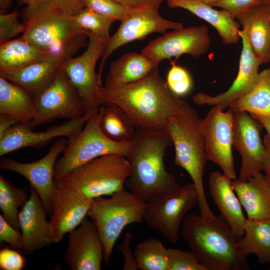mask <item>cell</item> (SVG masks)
<instances>
[{
  "instance_id": "11",
  "label": "cell",
  "mask_w": 270,
  "mask_h": 270,
  "mask_svg": "<svg viewBox=\"0 0 270 270\" xmlns=\"http://www.w3.org/2000/svg\"><path fill=\"white\" fill-rule=\"evenodd\" d=\"M87 48L81 54L70 57L62 64V69L84 100L86 114L98 110L100 105L102 83L99 81L96 66L108 40L88 36Z\"/></svg>"
},
{
  "instance_id": "22",
  "label": "cell",
  "mask_w": 270,
  "mask_h": 270,
  "mask_svg": "<svg viewBox=\"0 0 270 270\" xmlns=\"http://www.w3.org/2000/svg\"><path fill=\"white\" fill-rule=\"evenodd\" d=\"M208 184L213 201L221 214L228 222L236 235L240 238L244 233V222L242 206L232 186V180L224 174L211 173Z\"/></svg>"
},
{
  "instance_id": "35",
  "label": "cell",
  "mask_w": 270,
  "mask_h": 270,
  "mask_svg": "<svg viewBox=\"0 0 270 270\" xmlns=\"http://www.w3.org/2000/svg\"><path fill=\"white\" fill-rule=\"evenodd\" d=\"M72 18L78 26L88 36L105 40H109V31L114 21L95 12L92 9L84 7Z\"/></svg>"
},
{
  "instance_id": "31",
  "label": "cell",
  "mask_w": 270,
  "mask_h": 270,
  "mask_svg": "<svg viewBox=\"0 0 270 270\" xmlns=\"http://www.w3.org/2000/svg\"><path fill=\"white\" fill-rule=\"evenodd\" d=\"M228 108L233 112H246L270 119V67L260 72L254 88L232 102Z\"/></svg>"
},
{
  "instance_id": "26",
  "label": "cell",
  "mask_w": 270,
  "mask_h": 270,
  "mask_svg": "<svg viewBox=\"0 0 270 270\" xmlns=\"http://www.w3.org/2000/svg\"><path fill=\"white\" fill-rule=\"evenodd\" d=\"M236 19L246 31L252 50L261 64L270 62V5L264 4Z\"/></svg>"
},
{
  "instance_id": "32",
  "label": "cell",
  "mask_w": 270,
  "mask_h": 270,
  "mask_svg": "<svg viewBox=\"0 0 270 270\" xmlns=\"http://www.w3.org/2000/svg\"><path fill=\"white\" fill-rule=\"evenodd\" d=\"M102 113L100 126L103 134L116 142L132 141L136 128L118 106L106 104L102 106Z\"/></svg>"
},
{
  "instance_id": "8",
  "label": "cell",
  "mask_w": 270,
  "mask_h": 270,
  "mask_svg": "<svg viewBox=\"0 0 270 270\" xmlns=\"http://www.w3.org/2000/svg\"><path fill=\"white\" fill-rule=\"evenodd\" d=\"M102 113L100 106L88 119L79 132L68 138L62 155L55 164V181L60 180L74 168L96 158L110 154L126 158L128 156L132 140L116 142L106 137L100 126Z\"/></svg>"
},
{
  "instance_id": "33",
  "label": "cell",
  "mask_w": 270,
  "mask_h": 270,
  "mask_svg": "<svg viewBox=\"0 0 270 270\" xmlns=\"http://www.w3.org/2000/svg\"><path fill=\"white\" fill-rule=\"evenodd\" d=\"M30 196L24 188L16 187L0 175V210L5 220L14 228L20 230L18 208L22 207Z\"/></svg>"
},
{
  "instance_id": "44",
  "label": "cell",
  "mask_w": 270,
  "mask_h": 270,
  "mask_svg": "<svg viewBox=\"0 0 270 270\" xmlns=\"http://www.w3.org/2000/svg\"><path fill=\"white\" fill-rule=\"evenodd\" d=\"M132 238V234L130 232H126L124 234L122 242L118 248L120 252L124 256V270H139L136 261L132 253L130 248V242Z\"/></svg>"
},
{
  "instance_id": "21",
  "label": "cell",
  "mask_w": 270,
  "mask_h": 270,
  "mask_svg": "<svg viewBox=\"0 0 270 270\" xmlns=\"http://www.w3.org/2000/svg\"><path fill=\"white\" fill-rule=\"evenodd\" d=\"M30 190L29 199L18 215L19 228L22 236V250L27 255L52 244L45 209L36 190L30 187Z\"/></svg>"
},
{
  "instance_id": "12",
  "label": "cell",
  "mask_w": 270,
  "mask_h": 270,
  "mask_svg": "<svg viewBox=\"0 0 270 270\" xmlns=\"http://www.w3.org/2000/svg\"><path fill=\"white\" fill-rule=\"evenodd\" d=\"M234 114L229 108L224 112L219 106H214L200 124L208 160L218 166L232 180L236 178L232 152Z\"/></svg>"
},
{
  "instance_id": "41",
  "label": "cell",
  "mask_w": 270,
  "mask_h": 270,
  "mask_svg": "<svg viewBox=\"0 0 270 270\" xmlns=\"http://www.w3.org/2000/svg\"><path fill=\"white\" fill-rule=\"evenodd\" d=\"M20 4L32 6L42 4H50L68 14L74 16L85 7L82 0H18Z\"/></svg>"
},
{
  "instance_id": "9",
  "label": "cell",
  "mask_w": 270,
  "mask_h": 270,
  "mask_svg": "<svg viewBox=\"0 0 270 270\" xmlns=\"http://www.w3.org/2000/svg\"><path fill=\"white\" fill-rule=\"evenodd\" d=\"M198 203L195 186L188 183L175 192L158 194L148 202L144 220L166 240L176 244L186 214Z\"/></svg>"
},
{
  "instance_id": "13",
  "label": "cell",
  "mask_w": 270,
  "mask_h": 270,
  "mask_svg": "<svg viewBox=\"0 0 270 270\" xmlns=\"http://www.w3.org/2000/svg\"><path fill=\"white\" fill-rule=\"evenodd\" d=\"M184 28L182 22H175L163 18L158 10L146 8L129 11L126 18L116 32L110 38L100 58L98 73L102 82V76L106 61L116 49L136 40H142L154 32L164 33L168 30H175Z\"/></svg>"
},
{
  "instance_id": "38",
  "label": "cell",
  "mask_w": 270,
  "mask_h": 270,
  "mask_svg": "<svg viewBox=\"0 0 270 270\" xmlns=\"http://www.w3.org/2000/svg\"><path fill=\"white\" fill-rule=\"evenodd\" d=\"M85 7L90 8L108 18L120 22L127 16L129 11L122 5L113 0H82Z\"/></svg>"
},
{
  "instance_id": "14",
  "label": "cell",
  "mask_w": 270,
  "mask_h": 270,
  "mask_svg": "<svg viewBox=\"0 0 270 270\" xmlns=\"http://www.w3.org/2000/svg\"><path fill=\"white\" fill-rule=\"evenodd\" d=\"M211 42L206 26L182 28L150 41L141 52L158 66L163 60H177L184 54L198 58L208 52Z\"/></svg>"
},
{
  "instance_id": "18",
  "label": "cell",
  "mask_w": 270,
  "mask_h": 270,
  "mask_svg": "<svg viewBox=\"0 0 270 270\" xmlns=\"http://www.w3.org/2000/svg\"><path fill=\"white\" fill-rule=\"evenodd\" d=\"M242 42V50L237 76L226 92L216 96L198 92L193 96L194 102L198 105L218 106L223 110L229 108L234 101L248 92L258 82L261 64L250 46L246 31L238 32Z\"/></svg>"
},
{
  "instance_id": "27",
  "label": "cell",
  "mask_w": 270,
  "mask_h": 270,
  "mask_svg": "<svg viewBox=\"0 0 270 270\" xmlns=\"http://www.w3.org/2000/svg\"><path fill=\"white\" fill-rule=\"evenodd\" d=\"M35 98L21 86L0 76V114L29 124L35 115Z\"/></svg>"
},
{
  "instance_id": "1",
  "label": "cell",
  "mask_w": 270,
  "mask_h": 270,
  "mask_svg": "<svg viewBox=\"0 0 270 270\" xmlns=\"http://www.w3.org/2000/svg\"><path fill=\"white\" fill-rule=\"evenodd\" d=\"M100 105L120 108L136 128L162 130L170 117L188 106L168 88L158 66L149 74L128 84H116L106 77L100 93Z\"/></svg>"
},
{
  "instance_id": "3",
  "label": "cell",
  "mask_w": 270,
  "mask_h": 270,
  "mask_svg": "<svg viewBox=\"0 0 270 270\" xmlns=\"http://www.w3.org/2000/svg\"><path fill=\"white\" fill-rule=\"evenodd\" d=\"M180 234L208 270H249L247 257L238 246L240 238L221 214L212 218L195 214L185 216Z\"/></svg>"
},
{
  "instance_id": "5",
  "label": "cell",
  "mask_w": 270,
  "mask_h": 270,
  "mask_svg": "<svg viewBox=\"0 0 270 270\" xmlns=\"http://www.w3.org/2000/svg\"><path fill=\"white\" fill-rule=\"evenodd\" d=\"M202 119L190 104L169 118L164 130L174 146V163L190 175L197 192L200 215L213 218L204 187L203 177L208 160L204 138L200 128Z\"/></svg>"
},
{
  "instance_id": "15",
  "label": "cell",
  "mask_w": 270,
  "mask_h": 270,
  "mask_svg": "<svg viewBox=\"0 0 270 270\" xmlns=\"http://www.w3.org/2000/svg\"><path fill=\"white\" fill-rule=\"evenodd\" d=\"M68 140L62 138L50 148L48 152L40 159L30 162H21L9 158L0 162V168L18 173L28 182L30 186L38 194L47 216L52 214V198L54 189V166L58 155L62 153Z\"/></svg>"
},
{
  "instance_id": "16",
  "label": "cell",
  "mask_w": 270,
  "mask_h": 270,
  "mask_svg": "<svg viewBox=\"0 0 270 270\" xmlns=\"http://www.w3.org/2000/svg\"><path fill=\"white\" fill-rule=\"evenodd\" d=\"M233 146L240 155L237 180L246 181L263 171L266 152L260 137L261 124L246 112H234Z\"/></svg>"
},
{
  "instance_id": "48",
  "label": "cell",
  "mask_w": 270,
  "mask_h": 270,
  "mask_svg": "<svg viewBox=\"0 0 270 270\" xmlns=\"http://www.w3.org/2000/svg\"><path fill=\"white\" fill-rule=\"evenodd\" d=\"M250 114L261 124L262 128L266 130V134L270 136V119L257 114Z\"/></svg>"
},
{
  "instance_id": "28",
  "label": "cell",
  "mask_w": 270,
  "mask_h": 270,
  "mask_svg": "<svg viewBox=\"0 0 270 270\" xmlns=\"http://www.w3.org/2000/svg\"><path fill=\"white\" fill-rule=\"evenodd\" d=\"M141 52H128L112 62L107 78L119 84H128L145 78L158 66Z\"/></svg>"
},
{
  "instance_id": "7",
  "label": "cell",
  "mask_w": 270,
  "mask_h": 270,
  "mask_svg": "<svg viewBox=\"0 0 270 270\" xmlns=\"http://www.w3.org/2000/svg\"><path fill=\"white\" fill-rule=\"evenodd\" d=\"M130 172L126 157L110 154L72 170L58 180L80 195L92 200L110 196L124 188Z\"/></svg>"
},
{
  "instance_id": "17",
  "label": "cell",
  "mask_w": 270,
  "mask_h": 270,
  "mask_svg": "<svg viewBox=\"0 0 270 270\" xmlns=\"http://www.w3.org/2000/svg\"><path fill=\"white\" fill-rule=\"evenodd\" d=\"M92 200L86 198L60 181H55L52 214L50 221L52 243L60 242L76 228L88 214Z\"/></svg>"
},
{
  "instance_id": "25",
  "label": "cell",
  "mask_w": 270,
  "mask_h": 270,
  "mask_svg": "<svg viewBox=\"0 0 270 270\" xmlns=\"http://www.w3.org/2000/svg\"><path fill=\"white\" fill-rule=\"evenodd\" d=\"M166 2L171 8L186 10L206 21L217 30L224 44H235L238 42L240 24L226 10H216L208 4L196 0H166Z\"/></svg>"
},
{
  "instance_id": "42",
  "label": "cell",
  "mask_w": 270,
  "mask_h": 270,
  "mask_svg": "<svg viewBox=\"0 0 270 270\" xmlns=\"http://www.w3.org/2000/svg\"><path fill=\"white\" fill-rule=\"evenodd\" d=\"M8 244L12 248L22 249V236L21 232L8 224L0 214V244Z\"/></svg>"
},
{
  "instance_id": "49",
  "label": "cell",
  "mask_w": 270,
  "mask_h": 270,
  "mask_svg": "<svg viewBox=\"0 0 270 270\" xmlns=\"http://www.w3.org/2000/svg\"><path fill=\"white\" fill-rule=\"evenodd\" d=\"M12 0H0V14H5L7 9L10 6Z\"/></svg>"
},
{
  "instance_id": "19",
  "label": "cell",
  "mask_w": 270,
  "mask_h": 270,
  "mask_svg": "<svg viewBox=\"0 0 270 270\" xmlns=\"http://www.w3.org/2000/svg\"><path fill=\"white\" fill-rule=\"evenodd\" d=\"M94 112L85 114L60 125L52 126L44 132H34L28 124L19 122L0 138V156L26 147L42 148L55 138L65 136L68 138L82 129Z\"/></svg>"
},
{
  "instance_id": "23",
  "label": "cell",
  "mask_w": 270,
  "mask_h": 270,
  "mask_svg": "<svg viewBox=\"0 0 270 270\" xmlns=\"http://www.w3.org/2000/svg\"><path fill=\"white\" fill-rule=\"evenodd\" d=\"M64 62L42 60L17 68L0 70V76L21 86L35 98L52 82Z\"/></svg>"
},
{
  "instance_id": "51",
  "label": "cell",
  "mask_w": 270,
  "mask_h": 270,
  "mask_svg": "<svg viewBox=\"0 0 270 270\" xmlns=\"http://www.w3.org/2000/svg\"><path fill=\"white\" fill-rule=\"evenodd\" d=\"M265 176H266L268 182H269V183L270 184V172L265 173Z\"/></svg>"
},
{
  "instance_id": "4",
  "label": "cell",
  "mask_w": 270,
  "mask_h": 270,
  "mask_svg": "<svg viewBox=\"0 0 270 270\" xmlns=\"http://www.w3.org/2000/svg\"><path fill=\"white\" fill-rule=\"evenodd\" d=\"M20 36L54 57L65 61L86 45L88 36L72 16L50 4L27 6Z\"/></svg>"
},
{
  "instance_id": "6",
  "label": "cell",
  "mask_w": 270,
  "mask_h": 270,
  "mask_svg": "<svg viewBox=\"0 0 270 270\" xmlns=\"http://www.w3.org/2000/svg\"><path fill=\"white\" fill-rule=\"evenodd\" d=\"M147 202L124 188L110 195L92 199L88 215L94 222L102 242L104 261L110 263L115 244L124 228L141 223Z\"/></svg>"
},
{
  "instance_id": "45",
  "label": "cell",
  "mask_w": 270,
  "mask_h": 270,
  "mask_svg": "<svg viewBox=\"0 0 270 270\" xmlns=\"http://www.w3.org/2000/svg\"><path fill=\"white\" fill-rule=\"evenodd\" d=\"M122 5L128 11H134L146 8H159L164 0H113Z\"/></svg>"
},
{
  "instance_id": "34",
  "label": "cell",
  "mask_w": 270,
  "mask_h": 270,
  "mask_svg": "<svg viewBox=\"0 0 270 270\" xmlns=\"http://www.w3.org/2000/svg\"><path fill=\"white\" fill-rule=\"evenodd\" d=\"M134 254L139 270H168V248L159 240H142L136 246Z\"/></svg>"
},
{
  "instance_id": "24",
  "label": "cell",
  "mask_w": 270,
  "mask_h": 270,
  "mask_svg": "<svg viewBox=\"0 0 270 270\" xmlns=\"http://www.w3.org/2000/svg\"><path fill=\"white\" fill-rule=\"evenodd\" d=\"M232 186L248 220L270 218V184L265 175L260 172L246 181L236 179Z\"/></svg>"
},
{
  "instance_id": "50",
  "label": "cell",
  "mask_w": 270,
  "mask_h": 270,
  "mask_svg": "<svg viewBox=\"0 0 270 270\" xmlns=\"http://www.w3.org/2000/svg\"><path fill=\"white\" fill-rule=\"evenodd\" d=\"M208 4L212 6L221 0H196Z\"/></svg>"
},
{
  "instance_id": "2",
  "label": "cell",
  "mask_w": 270,
  "mask_h": 270,
  "mask_svg": "<svg viewBox=\"0 0 270 270\" xmlns=\"http://www.w3.org/2000/svg\"><path fill=\"white\" fill-rule=\"evenodd\" d=\"M172 144L164 130L136 128L126 156L130 172L125 186L130 192L148 202L158 194L174 193L180 188L164 164L166 150Z\"/></svg>"
},
{
  "instance_id": "46",
  "label": "cell",
  "mask_w": 270,
  "mask_h": 270,
  "mask_svg": "<svg viewBox=\"0 0 270 270\" xmlns=\"http://www.w3.org/2000/svg\"><path fill=\"white\" fill-rule=\"evenodd\" d=\"M19 122L10 115L0 114V138L12 126Z\"/></svg>"
},
{
  "instance_id": "43",
  "label": "cell",
  "mask_w": 270,
  "mask_h": 270,
  "mask_svg": "<svg viewBox=\"0 0 270 270\" xmlns=\"http://www.w3.org/2000/svg\"><path fill=\"white\" fill-rule=\"evenodd\" d=\"M24 256L14 249L4 248L0 250V270H22L25 266Z\"/></svg>"
},
{
  "instance_id": "52",
  "label": "cell",
  "mask_w": 270,
  "mask_h": 270,
  "mask_svg": "<svg viewBox=\"0 0 270 270\" xmlns=\"http://www.w3.org/2000/svg\"><path fill=\"white\" fill-rule=\"evenodd\" d=\"M264 3L270 5V0H264Z\"/></svg>"
},
{
  "instance_id": "20",
  "label": "cell",
  "mask_w": 270,
  "mask_h": 270,
  "mask_svg": "<svg viewBox=\"0 0 270 270\" xmlns=\"http://www.w3.org/2000/svg\"><path fill=\"white\" fill-rule=\"evenodd\" d=\"M102 241L94 222L85 218L78 227L69 232L64 253L70 270H100L104 260Z\"/></svg>"
},
{
  "instance_id": "10",
  "label": "cell",
  "mask_w": 270,
  "mask_h": 270,
  "mask_svg": "<svg viewBox=\"0 0 270 270\" xmlns=\"http://www.w3.org/2000/svg\"><path fill=\"white\" fill-rule=\"evenodd\" d=\"M35 115L28 124L32 129L58 118H78L86 114L83 98L61 70L52 82L35 98Z\"/></svg>"
},
{
  "instance_id": "30",
  "label": "cell",
  "mask_w": 270,
  "mask_h": 270,
  "mask_svg": "<svg viewBox=\"0 0 270 270\" xmlns=\"http://www.w3.org/2000/svg\"><path fill=\"white\" fill-rule=\"evenodd\" d=\"M50 58H56L22 37L0 44V70L17 68Z\"/></svg>"
},
{
  "instance_id": "37",
  "label": "cell",
  "mask_w": 270,
  "mask_h": 270,
  "mask_svg": "<svg viewBox=\"0 0 270 270\" xmlns=\"http://www.w3.org/2000/svg\"><path fill=\"white\" fill-rule=\"evenodd\" d=\"M168 270H208L192 252L168 248Z\"/></svg>"
},
{
  "instance_id": "47",
  "label": "cell",
  "mask_w": 270,
  "mask_h": 270,
  "mask_svg": "<svg viewBox=\"0 0 270 270\" xmlns=\"http://www.w3.org/2000/svg\"><path fill=\"white\" fill-rule=\"evenodd\" d=\"M266 152V162L263 171L265 173L270 172V136L266 134L262 140Z\"/></svg>"
},
{
  "instance_id": "36",
  "label": "cell",
  "mask_w": 270,
  "mask_h": 270,
  "mask_svg": "<svg viewBox=\"0 0 270 270\" xmlns=\"http://www.w3.org/2000/svg\"><path fill=\"white\" fill-rule=\"evenodd\" d=\"M166 82L170 90L179 97L188 94L193 86L192 78L188 71L173 61H171Z\"/></svg>"
},
{
  "instance_id": "39",
  "label": "cell",
  "mask_w": 270,
  "mask_h": 270,
  "mask_svg": "<svg viewBox=\"0 0 270 270\" xmlns=\"http://www.w3.org/2000/svg\"><path fill=\"white\" fill-rule=\"evenodd\" d=\"M18 11L0 14V44L10 40L20 33H24L26 24L18 20Z\"/></svg>"
},
{
  "instance_id": "53",
  "label": "cell",
  "mask_w": 270,
  "mask_h": 270,
  "mask_svg": "<svg viewBox=\"0 0 270 270\" xmlns=\"http://www.w3.org/2000/svg\"></svg>"
},
{
  "instance_id": "29",
  "label": "cell",
  "mask_w": 270,
  "mask_h": 270,
  "mask_svg": "<svg viewBox=\"0 0 270 270\" xmlns=\"http://www.w3.org/2000/svg\"><path fill=\"white\" fill-rule=\"evenodd\" d=\"M244 230L238 241L242 253L246 257L255 254L261 264H270V218L250 220L246 218Z\"/></svg>"
},
{
  "instance_id": "40",
  "label": "cell",
  "mask_w": 270,
  "mask_h": 270,
  "mask_svg": "<svg viewBox=\"0 0 270 270\" xmlns=\"http://www.w3.org/2000/svg\"><path fill=\"white\" fill-rule=\"evenodd\" d=\"M264 4V0H221L214 4L212 6H216L226 10L236 19L239 15Z\"/></svg>"
}]
</instances>
